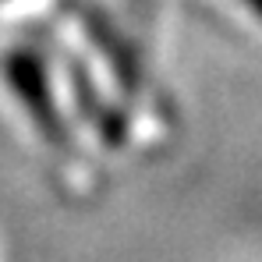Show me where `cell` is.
I'll return each instance as SVG.
<instances>
[{
    "label": "cell",
    "instance_id": "2",
    "mask_svg": "<svg viewBox=\"0 0 262 262\" xmlns=\"http://www.w3.org/2000/svg\"><path fill=\"white\" fill-rule=\"evenodd\" d=\"M248 4H252V7H255V11L262 14V0H248Z\"/></svg>",
    "mask_w": 262,
    "mask_h": 262
},
{
    "label": "cell",
    "instance_id": "1",
    "mask_svg": "<svg viewBox=\"0 0 262 262\" xmlns=\"http://www.w3.org/2000/svg\"><path fill=\"white\" fill-rule=\"evenodd\" d=\"M11 82L14 89L21 92V99L29 103V110L43 121V128L50 131L53 128V110H50V99H46V85H43V75L32 60H14L11 68Z\"/></svg>",
    "mask_w": 262,
    "mask_h": 262
}]
</instances>
